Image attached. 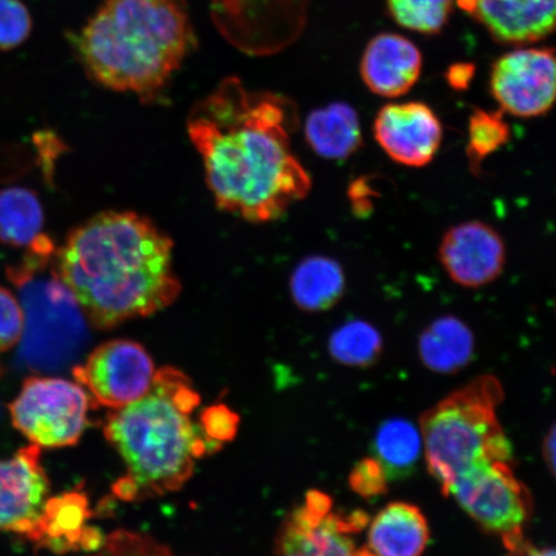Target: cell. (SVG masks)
<instances>
[{
	"mask_svg": "<svg viewBox=\"0 0 556 556\" xmlns=\"http://www.w3.org/2000/svg\"><path fill=\"white\" fill-rule=\"evenodd\" d=\"M374 136L393 162L422 168L432 163L440 150L443 129L428 104L391 103L379 111L374 123Z\"/></svg>",
	"mask_w": 556,
	"mask_h": 556,
	"instance_id": "7c38bea8",
	"label": "cell"
},
{
	"mask_svg": "<svg viewBox=\"0 0 556 556\" xmlns=\"http://www.w3.org/2000/svg\"><path fill=\"white\" fill-rule=\"evenodd\" d=\"M342 266L329 256L316 255L298 264L290 277V294L298 308L305 312L329 311L344 295Z\"/></svg>",
	"mask_w": 556,
	"mask_h": 556,
	"instance_id": "d6986e66",
	"label": "cell"
},
{
	"mask_svg": "<svg viewBox=\"0 0 556 556\" xmlns=\"http://www.w3.org/2000/svg\"><path fill=\"white\" fill-rule=\"evenodd\" d=\"M50 495V481L37 444L0 460V531L27 536L37 525Z\"/></svg>",
	"mask_w": 556,
	"mask_h": 556,
	"instance_id": "4fadbf2b",
	"label": "cell"
},
{
	"mask_svg": "<svg viewBox=\"0 0 556 556\" xmlns=\"http://www.w3.org/2000/svg\"><path fill=\"white\" fill-rule=\"evenodd\" d=\"M304 136L318 156L329 160L350 157L363 146L357 111L344 102L312 111L304 125Z\"/></svg>",
	"mask_w": 556,
	"mask_h": 556,
	"instance_id": "ac0fdd59",
	"label": "cell"
},
{
	"mask_svg": "<svg viewBox=\"0 0 556 556\" xmlns=\"http://www.w3.org/2000/svg\"><path fill=\"white\" fill-rule=\"evenodd\" d=\"M43 206L37 193L25 187L0 191V242L12 248L31 247L41 238Z\"/></svg>",
	"mask_w": 556,
	"mask_h": 556,
	"instance_id": "44dd1931",
	"label": "cell"
},
{
	"mask_svg": "<svg viewBox=\"0 0 556 556\" xmlns=\"http://www.w3.org/2000/svg\"><path fill=\"white\" fill-rule=\"evenodd\" d=\"M200 402L186 374L163 367L148 393L108 417L104 437L127 468L114 484L116 497L141 502L177 492L198 460L220 448L193 417Z\"/></svg>",
	"mask_w": 556,
	"mask_h": 556,
	"instance_id": "3957f363",
	"label": "cell"
},
{
	"mask_svg": "<svg viewBox=\"0 0 556 556\" xmlns=\"http://www.w3.org/2000/svg\"><path fill=\"white\" fill-rule=\"evenodd\" d=\"M367 525L366 513H338L328 493L311 491L281 527L274 556H374L353 540Z\"/></svg>",
	"mask_w": 556,
	"mask_h": 556,
	"instance_id": "ba28073f",
	"label": "cell"
},
{
	"mask_svg": "<svg viewBox=\"0 0 556 556\" xmlns=\"http://www.w3.org/2000/svg\"><path fill=\"white\" fill-rule=\"evenodd\" d=\"M79 382L61 378H29L11 403L13 426L39 447L61 448L78 443L92 405Z\"/></svg>",
	"mask_w": 556,
	"mask_h": 556,
	"instance_id": "52a82bcc",
	"label": "cell"
},
{
	"mask_svg": "<svg viewBox=\"0 0 556 556\" xmlns=\"http://www.w3.org/2000/svg\"><path fill=\"white\" fill-rule=\"evenodd\" d=\"M476 340L469 326L454 316L435 319L421 333L419 354L430 370L454 374L475 356Z\"/></svg>",
	"mask_w": 556,
	"mask_h": 556,
	"instance_id": "ffe728a7",
	"label": "cell"
},
{
	"mask_svg": "<svg viewBox=\"0 0 556 556\" xmlns=\"http://www.w3.org/2000/svg\"><path fill=\"white\" fill-rule=\"evenodd\" d=\"M455 0H386L389 15L407 30L435 35L447 25Z\"/></svg>",
	"mask_w": 556,
	"mask_h": 556,
	"instance_id": "d4e9b609",
	"label": "cell"
},
{
	"mask_svg": "<svg viewBox=\"0 0 556 556\" xmlns=\"http://www.w3.org/2000/svg\"><path fill=\"white\" fill-rule=\"evenodd\" d=\"M476 76V65L471 64V62H457V64L451 65L447 68L446 74H444V78L448 83V86L457 90V92H464L467 90L472 79Z\"/></svg>",
	"mask_w": 556,
	"mask_h": 556,
	"instance_id": "4dcf8cb0",
	"label": "cell"
},
{
	"mask_svg": "<svg viewBox=\"0 0 556 556\" xmlns=\"http://www.w3.org/2000/svg\"><path fill=\"white\" fill-rule=\"evenodd\" d=\"M422 440L414 424L403 419L382 422L374 441L375 458L388 479L412 475L421 455Z\"/></svg>",
	"mask_w": 556,
	"mask_h": 556,
	"instance_id": "7402d4cb",
	"label": "cell"
},
{
	"mask_svg": "<svg viewBox=\"0 0 556 556\" xmlns=\"http://www.w3.org/2000/svg\"><path fill=\"white\" fill-rule=\"evenodd\" d=\"M429 538L428 520L419 507L392 503L372 519L366 547L374 556H421Z\"/></svg>",
	"mask_w": 556,
	"mask_h": 556,
	"instance_id": "e0dca14e",
	"label": "cell"
},
{
	"mask_svg": "<svg viewBox=\"0 0 556 556\" xmlns=\"http://www.w3.org/2000/svg\"><path fill=\"white\" fill-rule=\"evenodd\" d=\"M350 484L358 496L367 500L380 497L388 492V477L375 457L364 458L353 468Z\"/></svg>",
	"mask_w": 556,
	"mask_h": 556,
	"instance_id": "f1b7e54d",
	"label": "cell"
},
{
	"mask_svg": "<svg viewBox=\"0 0 556 556\" xmlns=\"http://www.w3.org/2000/svg\"><path fill=\"white\" fill-rule=\"evenodd\" d=\"M371 194L372 191L371 189H368L365 179H358L357 182H354L351 186L350 190V199L353 207L357 208L361 214L370 211Z\"/></svg>",
	"mask_w": 556,
	"mask_h": 556,
	"instance_id": "1f68e13d",
	"label": "cell"
},
{
	"mask_svg": "<svg viewBox=\"0 0 556 556\" xmlns=\"http://www.w3.org/2000/svg\"><path fill=\"white\" fill-rule=\"evenodd\" d=\"M422 70V55L412 40L382 33L368 41L361 60V78L374 94L397 99L406 94Z\"/></svg>",
	"mask_w": 556,
	"mask_h": 556,
	"instance_id": "9a60e30c",
	"label": "cell"
},
{
	"mask_svg": "<svg viewBox=\"0 0 556 556\" xmlns=\"http://www.w3.org/2000/svg\"><path fill=\"white\" fill-rule=\"evenodd\" d=\"M89 556H176L168 546L139 532L119 530L109 534Z\"/></svg>",
	"mask_w": 556,
	"mask_h": 556,
	"instance_id": "484cf974",
	"label": "cell"
},
{
	"mask_svg": "<svg viewBox=\"0 0 556 556\" xmlns=\"http://www.w3.org/2000/svg\"><path fill=\"white\" fill-rule=\"evenodd\" d=\"M456 3L502 45H530L554 31L555 0H456Z\"/></svg>",
	"mask_w": 556,
	"mask_h": 556,
	"instance_id": "5bb4252c",
	"label": "cell"
},
{
	"mask_svg": "<svg viewBox=\"0 0 556 556\" xmlns=\"http://www.w3.org/2000/svg\"><path fill=\"white\" fill-rule=\"evenodd\" d=\"M329 351L339 364L368 367L381 356L382 338L371 324L353 319L332 332Z\"/></svg>",
	"mask_w": 556,
	"mask_h": 556,
	"instance_id": "603a6c76",
	"label": "cell"
},
{
	"mask_svg": "<svg viewBox=\"0 0 556 556\" xmlns=\"http://www.w3.org/2000/svg\"><path fill=\"white\" fill-rule=\"evenodd\" d=\"M503 401L502 382L483 375L421 416L427 467L444 495L457 478L478 465L511 462V444L497 417Z\"/></svg>",
	"mask_w": 556,
	"mask_h": 556,
	"instance_id": "5b68a950",
	"label": "cell"
},
{
	"mask_svg": "<svg viewBox=\"0 0 556 556\" xmlns=\"http://www.w3.org/2000/svg\"><path fill=\"white\" fill-rule=\"evenodd\" d=\"M31 16L20 0H0V51L23 45L31 31Z\"/></svg>",
	"mask_w": 556,
	"mask_h": 556,
	"instance_id": "4316f807",
	"label": "cell"
},
{
	"mask_svg": "<svg viewBox=\"0 0 556 556\" xmlns=\"http://www.w3.org/2000/svg\"><path fill=\"white\" fill-rule=\"evenodd\" d=\"M507 552L509 553L506 556H555L554 548L534 546L526 539L516 546L507 548Z\"/></svg>",
	"mask_w": 556,
	"mask_h": 556,
	"instance_id": "d6a6232c",
	"label": "cell"
},
{
	"mask_svg": "<svg viewBox=\"0 0 556 556\" xmlns=\"http://www.w3.org/2000/svg\"><path fill=\"white\" fill-rule=\"evenodd\" d=\"M200 421L203 424L206 435L214 443H217L219 447L224 446L226 442L231 441L236 432H238V415L224 405L206 409L200 416Z\"/></svg>",
	"mask_w": 556,
	"mask_h": 556,
	"instance_id": "f546056e",
	"label": "cell"
},
{
	"mask_svg": "<svg viewBox=\"0 0 556 556\" xmlns=\"http://www.w3.org/2000/svg\"><path fill=\"white\" fill-rule=\"evenodd\" d=\"M289 109L280 96L227 79L191 111L187 130L222 211L266 224L309 193V174L291 150Z\"/></svg>",
	"mask_w": 556,
	"mask_h": 556,
	"instance_id": "6da1fadb",
	"label": "cell"
},
{
	"mask_svg": "<svg viewBox=\"0 0 556 556\" xmlns=\"http://www.w3.org/2000/svg\"><path fill=\"white\" fill-rule=\"evenodd\" d=\"M555 428L553 427L545 438L544 447H542V454H544L545 463L552 475L555 472Z\"/></svg>",
	"mask_w": 556,
	"mask_h": 556,
	"instance_id": "836d02e7",
	"label": "cell"
},
{
	"mask_svg": "<svg viewBox=\"0 0 556 556\" xmlns=\"http://www.w3.org/2000/svg\"><path fill=\"white\" fill-rule=\"evenodd\" d=\"M438 256L452 281L463 288L478 289L502 276L506 248L495 228L484 222L469 220L444 233Z\"/></svg>",
	"mask_w": 556,
	"mask_h": 556,
	"instance_id": "8fae6325",
	"label": "cell"
},
{
	"mask_svg": "<svg viewBox=\"0 0 556 556\" xmlns=\"http://www.w3.org/2000/svg\"><path fill=\"white\" fill-rule=\"evenodd\" d=\"M511 130L503 111L476 109L469 117L467 157L475 176L481 174L484 160L510 141Z\"/></svg>",
	"mask_w": 556,
	"mask_h": 556,
	"instance_id": "cb8c5ba5",
	"label": "cell"
},
{
	"mask_svg": "<svg viewBox=\"0 0 556 556\" xmlns=\"http://www.w3.org/2000/svg\"><path fill=\"white\" fill-rule=\"evenodd\" d=\"M25 331V312L15 294L0 287V353L15 346Z\"/></svg>",
	"mask_w": 556,
	"mask_h": 556,
	"instance_id": "83f0119b",
	"label": "cell"
},
{
	"mask_svg": "<svg viewBox=\"0 0 556 556\" xmlns=\"http://www.w3.org/2000/svg\"><path fill=\"white\" fill-rule=\"evenodd\" d=\"M490 89L503 113L523 119L551 111L556 93L553 48H521L492 66Z\"/></svg>",
	"mask_w": 556,
	"mask_h": 556,
	"instance_id": "30bf717a",
	"label": "cell"
},
{
	"mask_svg": "<svg viewBox=\"0 0 556 556\" xmlns=\"http://www.w3.org/2000/svg\"><path fill=\"white\" fill-rule=\"evenodd\" d=\"M193 45L184 0H106L76 40L90 78L143 100L169 81Z\"/></svg>",
	"mask_w": 556,
	"mask_h": 556,
	"instance_id": "277c9868",
	"label": "cell"
},
{
	"mask_svg": "<svg viewBox=\"0 0 556 556\" xmlns=\"http://www.w3.org/2000/svg\"><path fill=\"white\" fill-rule=\"evenodd\" d=\"M55 280L102 330L155 315L182 290L172 240L134 212H104L75 228L59 250Z\"/></svg>",
	"mask_w": 556,
	"mask_h": 556,
	"instance_id": "7a4b0ae2",
	"label": "cell"
},
{
	"mask_svg": "<svg viewBox=\"0 0 556 556\" xmlns=\"http://www.w3.org/2000/svg\"><path fill=\"white\" fill-rule=\"evenodd\" d=\"M88 502L81 493L48 498L43 513L27 539L53 553L94 552L103 542L99 532L89 528Z\"/></svg>",
	"mask_w": 556,
	"mask_h": 556,
	"instance_id": "2e32d148",
	"label": "cell"
},
{
	"mask_svg": "<svg viewBox=\"0 0 556 556\" xmlns=\"http://www.w3.org/2000/svg\"><path fill=\"white\" fill-rule=\"evenodd\" d=\"M486 533L510 548L525 540L532 516V496L514 472L511 462L478 465L457 478L446 493Z\"/></svg>",
	"mask_w": 556,
	"mask_h": 556,
	"instance_id": "8992f818",
	"label": "cell"
},
{
	"mask_svg": "<svg viewBox=\"0 0 556 556\" xmlns=\"http://www.w3.org/2000/svg\"><path fill=\"white\" fill-rule=\"evenodd\" d=\"M156 367L144 348L128 339L110 340L97 346L86 363L76 367V382L94 405L119 409L149 392Z\"/></svg>",
	"mask_w": 556,
	"mask_h": 556,
	"instance_id": "9c48e42d",
	"label": "cell"
}]
</instances>
